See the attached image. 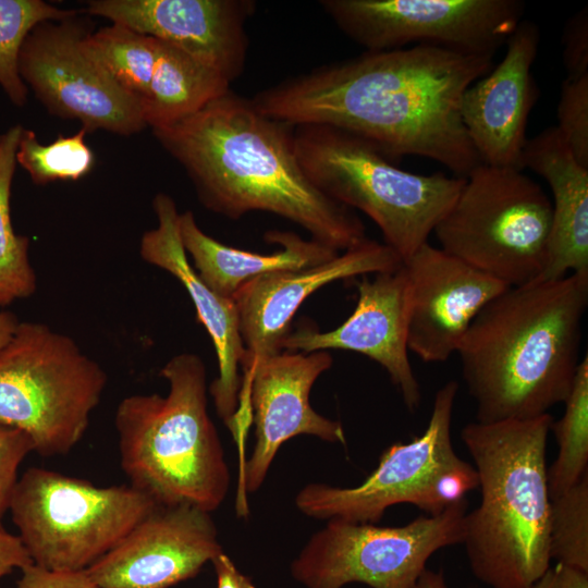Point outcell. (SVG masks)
<instances>
[{
    "label": "cell",
    "instance_id": "6da1fadb",
    "mask_svg": "<svg viewBox=\"0 0 588 588\" xmlns=\"http://www.w3.org/2000/svg\"><path fill=\"white\" fill-rule=\"evenodd\" d=\"M493 54L431 45L365 51L258 91L262 113L293 126L357 135L389 159L419 156L465 177L480 164L460 114L464 91L493 68Z\"/></svg>",
    "mask_w": 588,
    "mask_h": 588
},
{
    "label": "cell",
    "instance_id": "7a4b0ae2",
    "mask_svg": "<svg viewBox=\"0 0 588 588\" xmlns=\"http://www.w3.org/2000/svg\"><path fill=\"white\" fill-rule=\"evenodd\" d=\"M185 170L204 207L237 220L250 211L280 216L342 253L366 236L360 218L321 192L303 171L294 126L229 89L197 112L152 128Z\"/></svg>",
    "mask_w": 588,
    "mask_h": 588
},
{
    "label": "cell",
    "instance_id": "3957f363",
    "mask_svg": "<svg viewBox=\"0 0 588 588\" xmlns=\"http://www.w3.org/2000/svg\"><path fill=\"white\" fill-rule=\"evenodd\" d=\"M588 271L510 286L470 323L456 354L476 419H526L564 403L580 364Z\"/></svg>",
    "mask_w": 588,
    "mask_h": 588
},
{
    "label": "cell",
    "instance_id": "277c9868",
    "mask_svg": "<svg viewBox=\"0 0 588 588\" xmlns=\"http://www.w3.org/2000/svg\"><path fill=\"white\" fill-rule=\"evenodd\" d=\"M553 417L473 421L461 439L474 461L480 504L465 515L473 575L490 588H531L551 567L546 450Z\"/></svg>",
    "mask_w": 588,
    "mask_h": 588
},
{
    "label": "cell",
    "instance_id": "5b68a950",
    "mask_svg": "<svg viewBox=\"0 0 588 588\" xmlns=\"http://www.w3.org/2000/svg\"><path fill=\"white\" fill-rule=\"evenodd\" d=\"M160 376L169 383L166 396L133 394L117 407L122 470L160 506L211 513L228 494L230 473L208 413L205 364L196 354H177Z\"/></svg>",
    "mask_w": 588,
    "mask_h": 588
},
{
    "label": "cell",
    "instance_id": "8992f818",
    "mask_svg": "<svg viewBox=\"0 0 588 588\" xmlns=\"http://www.w3.org/2000/svg\"><path fill=\"white\" fill-rule=\"evenodd\" d=\"M294 146L308 179L368 216L403 261L428 242L465 183V177L403 170L366 139L329 125L294 126Z\"/></svg>",
    "mask_w": 588,
    "mask_h": 588
},
{
    "label": "cell",
    "instance_id": "52a82bcc",
    "mask_svg": "<svg viewBox=\"0 0 588 588\" xmlns=\"http://www.w3.org/2000/svg\"><path fill=\"white\" fill-rule=\"evenodd\" d=\"M108 377L76 342L40 322H19L0 350V425L41 456L68 454L84 437Z\"/></svg>",
    "mask_w": 588,
    "mask_h": 588
},
{
    "label": "cell",
    "instance_id": "ba28073f",
    "mask_svg": "<svg viewBox=\"0 0 588 588\" xmlns=\"http://www.w3.org/2000/svg\"><path fill=\"white\" fill-rule=\"evenodd\" d=\"M551 224V199L523 170L480 163L433 233L441 249L519 286L541 277Z\"/></svg>",
    "mask_w": 588,
    "mask_h": 588
},
{
    "label": "cell",
    "instance_id": "9c48e42d",
    "mask_svg": "<svg viewBox=\"0 0 588 588\" xmlns=\"http://www.w3.org/2000/svg\"><path fill=\"white\" fill-rule=\"evenodd\" d=\"M159 505L131 485L98 487L29 467L17 479L9 512L34 564L85 571Z\"/></svg>",
    "mask_w": 588,
    "mask_h": 588
},
{
    "label": "cell",
    "instance_id": "30bf717a",
    "mask_svg": "<svg viewBox=\"0 0 588 588\" xmlns=\"http://www.w3.org/2000/svg\"><path fill=\"white\" fill-rule=\"evenodd\" d=\"M457 391L455 380L442 385L422 433L385 449L376 469L360 485L343 488L309 483L295 497L297 509L315 518L376 524L395 504H413L428 515H438L465 499L478 488V477L452 443Z\"/></svg>",
    "mask_w": 588,
    "mask_h": 588
},
{
    "label": "cell",
    "instance_id": "8fae6325",
    "mask_svg": "<svg viewBox=\"0 0 588 588\" xmlns=\"http://www.w3.org/2000/svg\"><path fill=\"white\" fill-rule=\"evenodd\" d=\"M465 499L438 515H421L399 527L328 519L291 564L305 588H416L437 551L463 543Z\"/></svg>",
    "mask_w": 588,
    "mask_h": 588
},
{
    "label": "cell",
    "instance_id": "7c38bea8",
    "mask_svg": "<svg viewBox=\"0 0 588 588\" xmlns=\"http://www.w3.org/2000/svg\"><path fill=\"white\" fill-rule=\"evenodd\" d=\"M91 32L78 13L44 21L21 49V78L51 114L76 120L87 133L131 136L147 127L143 100L122 88L87 46Z\"/></svg>",
    "mask_w": 588,
    "mask_h": 588
},
{
    "label": "cell",
    "instance_id": "4fadbf2b",
    "mask_svg": "<svg viewBox=\"0 0 588 588\" xmlns=\"http://www.w3.org/2000/svg\"><path fill=\"white\" fill-rule=\"evenodd\" d=\"M319 4L366 51L431 45L494 56L525 12L519 0H321Z\"/></svg>",
    "mask_w": 588,
    "mask_h": 588
},
{
    "label": "cell",
    "instance_id": "5bb4252c",
    "mask_svg": "<svg viewBox=\"0 0 588 588\" xmlns=\"http://www.w3.org/2000/svg\"><path fill=\"white\" fill-rule=\"evenodd\" d=\"M332 362L328 351H282L255 367L246 390L240 393L249 397L255 446L240 473L238 515L248 513L245 493L261 487L277 452L289 439L308 434L345 444L341 422L319 415L309 403L313 384Z\"/></svg>",
    "mask_w": 588,
    "mask_h": 588
},
{
    "label": "cell",
    "instance_id": "9a60e30c",
    "mask_svg": "<svg viewBox=\"0 0 588 588\" xmlns=\"http://www.w3.org/2000/svg\"><path fill=\"white\" fill-rule=\"evenodd\" d=\"M402 264L387 244L366 237L319 265L268 273L244 284L233 296L244 346L241 388L248 385L261 360L283 351L292 319L309 295L331 282L395 271Z\"/></svg>",
    "mask_w": 588,
    "mask_h": 588
},
{
    "label": "cell",
    "instance_id": "2e32d148",
    "mask_svg": "<svg viewBox=\"0 0 588 588\" xmlns=\"http://www.w3.org/2000/svg\"><path fill=\"white\" fill-rule=\"evenodd\" d=\"M222 551L209 512L159 505L85 572L100 588H170Z\"/></svg>",
    "mask_w": 588,
    "mask_h": 588
},
{
    "label": "cell",
    "instance_id": "e0dca14e",
    "mask_svg": "<svg viewBox=\"0 0 588 588\" xmlns=\"http://www.w3.org/2000/svg\"><path fill=\"white\" fill-rule=\"evenodd\" d=\"M253 0H91L86 12L163 40L222 74L244 71Z\"/></svg>",
    "mask_w": 588,
    "mask_h": 588
},
{
    "label": "cell",
    "instance_id": "ac0fdd59",
    "mask_svg": "<svg viewBox=\"0 0 588 588\" xmlns=\"http://www.w3.org/2000/svg\"><path fill=\"white\" fill-rule=\"evenodd\" d=\"M362 275L352 315L339 327L320 332L303 324L291 331L282 348L287 352L345 350L363 354L384 368L408 411L417 409L421 390L408 358L407 329L411 286L403 268Z\"/></svg>",
    "mask_w": 588,
    "mask_h": 588
},
{
    "label": "cell",
    "instance_id": "d6986e66",
    "mask_svg": "<svg viewBox=\"0 0 588 588\" xmlns=\"http://www.w3.org/2000/svg\"><path fill=\"white\" fill-rule=\"evenodd\" d=\"M403 268L411 286L407 347L426 363L456 353L476 316L510 287L429 242Z\"/></svg>",
    "mask_w": 588,
    "mask_h": 588
},
{
    "label": "cell",
    "instance_id": "ffe728a7",
    "mask_svg": "<svg viewBox=\"0 0 588 588\" xmlns=\"http://www.w3.org/2000/svg\"><path fill=\"white\" fill-rule=\"evenodd\" d=\"M539 42L538 26L523 20L506 40L504 58L462 96L461 119L483 164L522 170L527 121L539 95L531 73Z\"/></svg>",
    "mask_w": 588,
    "mask_h": 588
},
{
    "label": "cell",
    "instance_id": "44dd1931",
    "mask_svg": "<svg viewBox=\"0 0 588 588\" xmlns=\"http://www.w3.org/2000/svg\"><path fill=\"white\" fill-rule=\"evenodd\" d=\"M152 207L158 225L143 234L140 257L177 279L192 298L197 320L211 338L218 358L219 375L210 383L209 393L218 416L230 429L238 406V371L244 354L235 302L208 287L189 264L181 242L180 213L173 198L159 193L154 197Z\"/></svg>",
    "mask_w": 588,
    "mask_h": 588
},
{
    "label": "cell",
    "instance_id": "7402d4cb",
    "mask_svg": "<svg viewBox=\"0 0 588 588\" xmlns=\"http://www.w3.org/2000/svg\"><path fill=\"white\" fill-rule=\"evenodd\" d=\"M520 168L542 176L552 193L548 260L537 281L588 271V169L576 160L556 126L527 139Z\"/></svg>",
    "mask_w": 588,
    "mask_h": 588
},
{
    "label": "cell",
    "instance_id": "603a6c76",
    "mask_svg": "<svg viewBox=\"0 0 588 588\" xmlns=\"http://www.w3.org/2000/svg\"><path fill=\"white\" fill-rule=\"evenodd\" d=\"M179 233L199 278L226 298H233L244 284L258 277L316 266L340 254L313 238L304 240L296 233L280 230L267 231L264 236L267 243L281 246L272 254L231 247L206 234L191 210L180 213Z\"/></svg>",
    "mask_w": 588,
    "mask_h": 588
},
{
    "label": "cell",
    "instance_id": "cb8c5ba5",
    "mask_svg": "<svg viewBox=\"0 0 588 588\" xmlns=\"http://www.w3.org/2000/svg\"><path fill=\"white\" fill-rule=\"evenodd\" d=\"M230 82L176 47L158 39L149 98L144 103L147 126H169L200 110L230 89Z\"/></svg>",
    "mask_w": 588,
    "mask_h": 588
},
{
    "label": "cell",
    "instance_id": "d4e9b609",
    "mask_svg": "<svg viewBox=\"0 0 588 588\" xmlns=\"http://www.w3.org/2000/svg\"><path fill=\"white\" fill-rule=\"evenodd\" d=\"M23 126H10L0 140V307L26 298L36 291V274L29 262V238L14 232L10 198L16 168V150Z\"/></svg>",
    "mask_w": 588,
    "mask_h": 588
},
{
    "label": "cell",
    "instance_id": "484cf974",
    "mask_svg": "<svg viewBox=\"0 0 588 588\" xmlns=\"http://www.w3.org/2000/svg\"><path fill=\"white\" fill-rule=\"evenodd\" d=\"M87 46L107 73L145 103L157 59L158 39L111 23L87 37Z\"/></svg>",
    "mask_w": 588,
    "mask_h": 588
},
{
    "label": "cell",
    "instance_id": "4316f807",
    "mask_svg": "<svg viewBox=\"0 0 588 588\" xmlns=\"http://www.w3.org/2000/svg\"><path fill=\"white\" fill-rule=\"evenodd\" d=\"M563 416L551 430L558 443V456L547 469L550 499L577 483L588 473V357L578 366L565 402Z\"/></svg>",
    "mask_w": 588,
    "mask_h": 588
},
{
    "label": "cell",
    "instance_id": "83f0119b",
    "mask_svg": "<svg viewBox=\"0 0 588 588\" xmlns=\"http://www.w3.org/2000/svg\"><path fill=\"white\" fill-rule=\"evenodd\" d=\"M76 13L42 0H0V87L16 107L27 102L29 91L19 71L25 38L40 22L59 21Z\"/></svg>",
    "mask_w": 588,
    "mask_h": 588
},
{
    "label": "cell",
    "instance_id": "f1b7e54d",
    "mask_svg": "<svg viewBox=\"0 0 588 588\" xmlns=\"http://www.w3.org/2000/svg\"><path fill=\"white\" fill-rule=\"evenodd\" d=\"M87 131L81 127L70 136L59 135L42 144L33 130L23 127L16 150L19 163L37 185L57 181H77L94 168L95 155L86 143Z\"/></svg>",
    "mask_w": 588,
    "mask_h": 588
},
{
    "label": "cell",
    "instance_id": "f546056e",
    "mask_svg": "<svg viewBox=\"0 0 588 588\" xmlns=\"http://www.w3.org/2000/svg\"><path fill=\"white\" fill-rule=\"evenodd\" d=\"M550 555L588 573V473L550 503Z\"/></svg>",
    "mask_w": 588,
    "mask_h": 588
},
{
    "label": "cell",
    "instance_id": "4dcf8cb0",
    "mask_svg": "<svg viewBox=\"0 0 588 588\" xmlns=\"http://www.w3.org/2000/svg\"><path fill=\"white\" fill-rule=\"evenodd\" d=\"M556 112V128L576 160L588 169V74L562 82Z\"/></svg>",
    "mask_w": 588,
    "mask_h": 588
},
{
    "label": "cell",
    "instance_id": "1f68e13d",
    "mask_svg": "<svg viewBox=\"0 0 588 588\" xmlns=\"http://www.w3.org/2000/svg\"><path fill=\"white\" fill-rule=\"evenodd\" d=\"M34 452L30 438L16 428L0 425V524L17 482L19 467Z\"/></svg>",
    "mask_w": 588,
    "mask_h": 588
},
{
    "label": "cell",
    "instance_id": "d6a6232c",
    "mask_svg": "<svg viewBox=\"0 0 588 588\" xmlns=\"http://www.w3.org/2000/svg\"><path fill=\"white\" fill-rule=\"evenodd\" d=\"M562 59L566 78L588 74V10L573 14L565 23L562 35Z\"/></svg>",
    "mask_w": 588,
    "mask_h": 588
},
{
    "label": "cell",
    "instance_id": "836d02e7",
    "mask_svg": "<svg viewBox=\"0 0 588 588\" xmlns=\"http://www.w3.org/2000/svg\"><path fill=\"white\" fill-rule=\"evenodd\" d=\"M20 571L16 588H100L85 571H51L34 563Z\"/></svg>",
    "mask_w": 588,
    "mask_h": 588
},
{
    "label": "cell",
    "instance_id": "e575fe53",
    "mask_svg": "<svg viewBox=\"0 0 588 588\" xmlns=\"http://www.w3.org/2000/svg\"><path fill=\"white\" fill-rule=\"evenodd\" d=\"M33 561L17 535L0 524V580L14 568L22 569Z\"/></svg>",
    "mask_w": 588,
    "mask_h": 588
},
{
    "label": "cell",
    "instance_id": "d590c367",
    "mask_svg": "<svg viewBox=\"0 0 588 588\" xmlns=\"http://www.w3.org/2000/svg\"><path fill=\"white\" fill-rule=\"evenodd\" d=\"M531 588H588V573L556 563Z\"/></svg>",
    "mask_w": 588,
    "mask_h": 588
},
{
    "label": "cell",
    "instance_id": "8d00e7d4",
    "mask_svg": "<svg viewBox=\"0 0 588 588\" xmlns=\"http://www.w3.org/2000/svg\"><path fill=\"white\" fill-rule=\"evenodd\" d=\"M217 588H255L252 580L241 573L234 562L222 551L212 561Z\"/></svg>",
    "mask_w": 588,
    "mask_h": 588
},
{
    "label": "cell",
    "instance_id": "74e56055",
    "mask_svg": "<svg viewBox=\"0 0 588 588\" xmlns=\"http://www.w3.org/2000/svg\"><path fill=\"white\" fill-rule=\"evenodd\" d=\"M19 322L14 314L0 311V350L11 340Z\"/></svg>",
    "mask_w": 588,
    "mask_h": 588
},
{
    "label": "cell",
    "instance_id": "f35d334b",
    "mask_svg": "<svg viewBox=\"0 0 588 588\" xmlns=\"http://www.w3.org/2000/svg\"><path fill=\"white\" fill-rule=\"evenodd\" d=\"M416 588H448L442 571L426 568L418 578Z\"/></svg>",
    "mask_w": 588,
    "mask_h": 588
},
{
    "label": "cell",
    "instance_id": "ab89813d",
    "mask_svg": "<svg viewBox=\"0 0 588 588\" xmlns=\"http://www.w3.org/2000/svg\"><path fill=\"white\" fill-rule=\"evenodd\" d=\"M1 138H2V134H0V140H1Z\"/></svg>",
    "mask_w": 588,
    "mask_h": 588
}]
</instances>
